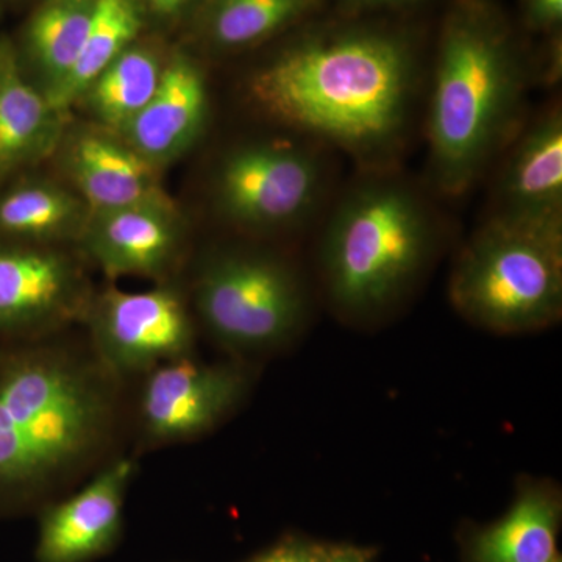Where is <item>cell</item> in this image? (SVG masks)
<instances>
[{
    "instance_id": "6da1fadb",
    "label": "cell",
    "mask_w": 562,
    "mask_h": 562,
    "mask_svg": "<svg viewBox=\"0 0 562 562\" xmlns=\"http://www.w3.org/2000/svg\"><path fill=\"white\" fill-rule=\"evenodd\" d=\"M419 52L397 29L333 25L292 41L246 83L266 117L346 151L368 171L394 169L412 131Z\"/></svg>"
},
{
    "instance_id": "7a4b0ae2",
    "label": "cell",
    "mask_w": 562,
    "mask_h": 562,
    "mask_svg": "<svg viewBox=\"0 0 562 562\" xmlns=\"http://www.w3.org/2000/svg\"><path fill=\"white\" fill-rule=\"evenodd\" d=\"M530 69L497 0H453L428 105L432 187L460 198L519 132Z\"/></svg>"
},
{
    "instance_id": "3957f363",
    "label": "cell",
    "mask_w": 562,
    "mask_h": 562,
    "mask_svg": "<svg viewBox=\"0 0 562 562\" xmlns=\"http://www.w3.org/2000/svg\"><path fill=\"white\" fill-rule=\"evenodd\" d=\"M438 244V222L417 188L394 169L368 171L325 227L321 269L333 308L364 319L402 301Z\"/></svg>"
},
{
    "instance_id": "277c9868",
    "label": "cell",
    "mask_w": 562,
    "mask_h": 562,
    "mask_svg": "<svg viewBox=\"0 0 562 562\" xmlns=\"http://www.w3.org/2000/svg\"><path fill=\"white\" fill-rule=\"evenodd\" d=\"M110 379L52 347L0 362V495L49 482L98 446L113 414Z\"/></svg>"
},
{
    "instance_id": "5b68a950",
    "label": "cell",
    "mask_w": 562,
    "mask_h": 562,
    "mask_svg": "<svg viewBox=\"0 0 562 562\" xmlns=\"http://www.w3.org/2000/svg\"><path fill=\"white\" fill-rule=\"evenodd\" d=\"M450 301L495 333L549 327L562 313V220L491 214L454 262Z\"/></svg>"
},
{
    "instance_id": "8992f818",
    "label": "cell",
    "mask_w": 562,
    "mask_h": 562,
    "mask_svg": "<svg viewBox=\"0 0 562 562\" xmlns=\"http://www.w3.org/2000/svg\"><path fill=\"white\" fill-rule=\"evenodd\" d=\"M199 317L221 346L257 353L290 342L306 317L301 277L279 255L231 246L202 262L194 286Z\"/></svg>"
},
{
    "instance_id": "52a82bcc",
    "label": "cell",
    "mask_w": 562,
    "mask_h": 562,
    "mask_svg": "<svg viewBox=\"0 0 562 562\" xmlns=\"http://www.w3.org/2000/svg\"><path fill=\"white\" fill-rule=\"evenodd\" d=\"M325 168L319 150L306 143L255 139L221 158L213 201L225 221L244 232L297 227L319 206Z\"/></svg>"
},
{
    "instance_id": "ba28073f",
    "label": "cell",
    "mask_w": 562,
    "mask_h": 562,
    "mask_svg": "<svg viewBox=\"0 0 562 562\" xmlns=\"http://www.w3.org/2000/svg\"><path fill=\"white\" fill-rule=\"evenodd\" d=\"M95 360L111 379L150 372L191 357L195 327L183 295L171 284L147 291L116 286L92 295L83 317Z\"/></svg>"
},
{
    "instance_id": "9c48e42d",
    "label": "cell",
    "mask_w": 562,
    "mask_h": 562,
    "mask_svg": "<svg viewBox=\"0 0 562 562\" xmlns=\"http://www.w3.org/2000/svg\"><path fill=\"white\" fill-rule=\"evenodd\" d=\"M92 295L79 261L61 246L0 247V333H52L83 321Z\"/></svg>"
},
{
    "instance_id": "30bf717a",
    "label": "cell",
    "mask_w": 562,
    "mask_h": 562,
    "mask_svg": "<svg viewBox=\"0 0 562 562\" xmlns=\"http://www.w3.org/2000/svg\"><path fill=\"white\" fill-rule=\"evenodd\" d=\"M249 383L239 368L203 364L191 357L146 373L139 419L151 442L172 443L213 430L239 405Z\"/></svg>"
},
{
    "instance_id": "8fae6325",
    "label": "cell",
    "mask_w": 562,
    "mask_h": 562,
    "mask_svg": "<svg viewBox=\"0 0 562 562\" xmlns=\"http://www.w3.org/2000/svg\"><path fill=\"white\" fill-rule=\"evenodd\" d=\"M81 250L110 280H158L172 268L183 243V225L171 199L90 213Z\"/></svg>"
},
{
    "instance_id": "7c38bea8",
    "label": "cell",
    "mask_w": 562,
    "mask_h": 562,
    "mask_svg": "<svg viewBox=\"0 0 562 562\" xmlns=\"http://www.w3.org/2000/svg\"><path fill=\"white\" fill-rule=\"evenodd\" d=\"M135 475L128 458L111 462L83 490L41 514L36 562H91L114 549Z\"/></svg>"
},
{
    "instance_id": "4fadbf2b",
    "label": "cell",
    "mask_w": 562,
    "mask_h": 562,
    "mask_svg": "<svg viewBox=\"0 0 562 562\" xmlns=\"http://www.w3.org/2000/svg\"><path fill=\"white\" fill-rule=\"evenodd\" d=\"M63 171L91 213L168 201L160 172L116 132L91 124L63 135Z\"/></svg>"
},
{
    "instance_id": "5bb4252c",
    "label": "cell",
    "mask_w": 562,
    "mask_h": 562,
    "mask_svg": "<svg viewBox=\"0 0 562 562\" xmlns=\"http://www.w3.org/2000/svg\"><path fill=\"white\" fill-rule=\"evenodd\" d=\"M210 120L205 72L183 52L166 61L157 91L128 124L116 132L158 171L194 149Z\"/></svg>"
},
{
    "instance_id": "9a60e30c",
    "label": "cell",
    "mask_w": 562,
    "mask_h": 562,
    "mask_svg": "<svg viewBox=\"0 0 562 562\" xmlns=\"http://www.w3.org/2000/svg\"><path fill=\"white\" fill-rule=\"evenodd\" d=\"M491 214L562 220V113L542 111L512 139Z\"/></svg>"
},
{
    "instance_id": "2e32d148",
    "label": "cell",
    "mask_w": 562,
    "mask_h": 562,
    "mask_svg": "<svg viewBox=\"0 0 562 562\" xmlns=\"http://www.w3.org/2000/svg\"><path fill=\"white\" fill-rule=\"evenodd\" d=\"M65 124V113L22 69L16 47L0 40V180L52 157Z\"/></svg>"
},
{
    "instance_id": "e0dca14e",
    "label": "cell",
    "mask_w": 562,
    "mask_h": 562,
    "mask_svg": "<svg viewBox=\"0 0 562 562\" xmlns=\"http://www.w3.org/2000/svg\"><path fill=\"white\" fill-rule=\"evenodd\" d=\"M561 497L546 483L520 487L512 508L497 522L472 532L468 562H554L561 525Z\"/></svg>"
},
{
    "instance_id": "ac0fdd59",
    "label": "cell",
    "mask_w": 562,
    "mask_h": 562,
    "mask_svg": "<svg viewBox=\"0 0 562 562\" xmlns=\"http://www.w3.org/2000/svg\"><path fill=\"white\" fill-rule=\"evenodd\" d=\"M90 209L72 188L27 179L0 194V233L18 244L63 246L79 241Z\"/></svg>"
},
{
    "instance_id": "d6986e66",
    "label": "cell",
    "mask_w": 562,
    "mask_h": 562,
    "mask_svg": "<svg viewBox=\"0 0 562 562\" xmlns=\"http://www.w3.org/2000/svg\"><path fill=\"white\" fill-rule=\"evenodd\" d=\"M98 0H43L18 52L22 69L47 99L60 87L90 31Z\"/></svg>"
},
{
    "instance_id": "ffe728a7",
    "label": "cell",
    "mask_w": 562,
    "mask_h": 562,
    "mask_svg": "<svg viewBox=\"0 0 562 562\" xmlns=\"http://www.w3.org/2000/svg\"><path fill=\"white\" fill-rule=\"evenodd\" d=\"M165 65L154 47L135 41L81 94L92 124L120 132L150 101Z\"/></svg>"
},
{
    "instance_id": "44dd1931",
    "label": "cell",
    "mask_w": 562,
    "mask_h": 562,
    "mask_svg": "<svg viewBox=\"0 0 562 562\" xmlns=\"http://www.w3.org/2000/svg\"><path fill=\"white\" fill-rule=\"evenodd\" d=\"M143 27L138 0H98L90 31L72 69L50 95L55 109L66 114L98 79L102 70L132 46Z\"/></svg>"
},
{
    "instance_id": "7402d4cb",
    "label": "cell",
    "mask_w": 562,
    "mask_h": 562,
    "mask_svg": "<svg viewBox=\"0 0 562 562\" xmlns=\"http://www.w3.org/2000/svg\"><path fill=\"white\" fill-rule=\"evenodd\" d=\"M317 5L319 0H211L205 35L217 49H247L308 16Z\"/></svg>"
},
{
    "instance_id": "603a6c76",
    "label": "cell",
    "mask_w": 562,
    "mask_h": 562,
    "mask_svg": "<svg viewBox=\"0 0 562 562\" xmlns=\"http://www.w3.org/2000/svg\"><path fill=\"white\" fill-rule=\"evenodd\" d=\"M316 542L302 536H284L269 549L244 562H312Z\"/></svg>"
},
{
    "instance_id": "cb8c5ba5",
    "label": "cell",
    "mask_w": 562,
    "mask_h": 562,
    "mask_svg": "<svg viewBox=\"0 0 562 562\" xmlns=\"http://www.w3.org/2000/svg\"><path fill=\"white\" fill-rule=\"evenodd\" d=\"M522 14L531 31L557 32L562 22V0H522Z\"/></svg>"
},
{
    "instance_id": "d4e9b609",
    "label": "cell",
    "mask_w": 562,
    "mask_h": 562,
    "mask_svg": "<svg viewBox=\"0 0 562 562\" xmlns=\"http://www.w3.org/2000/svg\"><path fill=\"white\" fill-rule=\"evenodd\" d=\"M375 550L353 543H317L312 562H373Z\"/></svg>"
},
{
    "instance_id": "484cf974",
    "label": "cell",
    "mask_w": 562,
    "mask_h": 562,
    "mask_svg": "<svg viewBox=\"0 0 562 562\" xmlns=\"http://www.w3.org/2000/svg\"><path fill=\"white\" fill-rule=\"evenodd\" d=\"M194 2L195 0H138L140 9L150 11L162 20L180 16Z\"/></svg>"
},
{
    "instance_id": "4316f807",
    "label": "cell",
    "mask_w": 562,
    "mask_h": 562,
    "mask_svg": "<svg viewBox=\"0 0 562 562\" xmlns=\"http://www.w3.org/2000/svg\"><path fill=\"white\" fill-rule=\"evenodd\" d=\"M351 10H380V9H397V7L412 5V3L420 2V0H342Z\"/></svg>"
},
{
    "instance_id": "83f0119b",
    "label": "cell",
    "mask_w": 562,
    "mask_h": 562,
    "mask_svg": "<svg viewBox=\"0 0 562 562\" xmlns=\"http://www.w3.org/2000/svg\"><path fill=\"white\" fill-rule=\"evenodd\" d=\"M554 562H562V561H561V557H560V558H558V560H557V561H554Z\"/></svg>"
}]
</instances>
